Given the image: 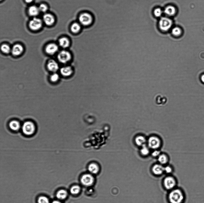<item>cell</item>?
Wrapping results in <instances>:
<instances>
[{
	"instance_id": "3",
	"label": "cell",
	"mask_w": 204,
	"mask_h": 203,
	"mask_svg": "<svg viewBox=\"0 0 204 203\" xmlns=\"http://www.w3.org/2000/svg\"><path fill=\"white\" fill-rule=\"evenodd\" d=\"M21 129L25 135L31 136L35 133L36 130V126L33 122L27 121L22 125Z\"/></svg>"
},
{
	"instance_id": "15",
	"label": "cell",
	"mask_w": 204,
	"mask_h": 203,
	"mask_svg": "<svg viewBox=\"0 0 204 203\" xmlns=\"http://www.w3.org/2000/svg\"><path fill=\"white\" fill-rule=\"evenodd\" d=\"M23 51V48L21 45L17 44L13 47L12 53L15 56H18L22 54Z\"/></svg>"
},
{
	"instance_id": "14",
	"label": "cell",
	"mask_w": 204,
	"mask_h": 203,
	"mask_svg": "<svg viewBox=\"0 0 204 203\" xmlns=\"http://www.w3.org/2000/svg\"><path fill=\"white\" fill-rule=\"evenodd\" d=\"M48 70L50 71L55 72L59 69L58 63L54 60H50L48 62L47 65Z\"/></svg>"
},
{
	"instance_id": "28",
	"label": "cell",
	"mask_w": 204,
	"mask_h": 203,
	"mask_svg": "<svg viewBox=\"0 0 204 203\" xmlns=\"http://www.w3.org/2000/svg\"><path fill=\"white\" fill-rule=\"evenodd\" d=\"M2 51L6 54H8L11 51V49L9 46L7 44H4L1 47Z\"/></svg>"
},
{
	"instance_id": "4",
	"label": "cell",
	"mask_w": 204,
	"mask_h": 203,
	"mask_svg": "<svg viewBox=\"0 0 204 203\" xmlns=\"http://www.w3.org/2000/svg\"><path fill=\"white\" fill-rule=\"evenodd\" d=\"M163 183L165 189L170 191L175 188L177 184L176 180L175 177L170 175L165 177Z\"/></svg>"
},
{
	"instance_id": "2",
	"label": "cell",
	"mask_w": 204,
	"mask_h": 203,
	"mask_svg": "<svg viewBox=\"0 0 204 203\" xmlns=\"http://www.w3.org/2000/svg\"><path fill=\"white\" fill-rule=\"evenodd\" d=\"M78 21L83 27H88L92 26L94 23V18L90 13L83 11L79 15Z\"/></svg>"
},
{
	"instance_id": "10",
	"label": "cell",
	"mask_w": 204,
	"mask_h": 203,
	"mask_svg": "<svg viewBox=\"0 0 204 203\" xmlns=\"http://www.w3.org/2000/svg\"><path fill=\"white\" fill-rule=\"evenodd\" d=\"M83 27L77 21L72 23L70 26V30L71 33L74 35H77L81 31Z\"/></svg>"
},
{
	"instance_id": "7",
	"label": "cell",
	"mask_w": 204,
	"mask_h": 203,
	"mask_svg": "<svg viewBox=\"0 0 204 203\" xmlns=\"http://www.w3.org/2000/svg\"><path fill=\"white\" fill-rule=\"evenodd\" d=\"M57 58L60 62L65 64L71 61L72 56L71 54L67 51L62 50L58 54Z\"/></svg>"
},
{
	"instance_id": "26",
	"label": "cell",
	"mask_w": 204,
	"mask_h": 203,
	"mask_svg": "<svg viewBox=\"0 0 204 203\" xmlns=\"http://www.w3.org/2000/svg\"><path fill=\"white\" fill-rule=\"evenodd\" d=\"M81 188L79 186H74L71 188L70 192L73 195H76L78 194L80 192Z\"/></svg>"
},
{
	"instance_id": "36",
	"label": "cell",
	"mask_w": 204,
	"mask_h": 203,
	"mask_svg": "<svg viewBox=\"0 0 204 203\" xmlns=\"http://www.w3.org/2000/svg\"><path fill=\"white\" fill-rule=\"evenodd\" d=\"M52 203H62L61 202L57 201V200H55L53 201Z\"/></svg>"
},
{
	"instance_id": "18",
	"label": "cell",
	"mask_w": 204,
	"mask_h": 203,
	"mask_svg": "<svg viewBox=\"0 0 204 203\" xmlns=\"http://www.w3.org/2000/svg\"><path fill=\"white\" fill-rule=\"evenodd\" d=\"M146 142V138L143 136H137L135 139V143L137 146H139L142 147L145 145Z\"/></svg>"
},
{
	"instance_id": "23",
	"label": "cell",
	"mask_w": 204,
	"mask_h": 203,
	"mask_svg": "<svg viewBox=\"0 0 204 203\" xmlns=\"http://www.w3.org/2000/svg\"><path fill=\"white\" fill-rule=\"evenodd\" d=\"M40 12L39 8L35 6L30 7L29 10V15L32 16H36L39 14Z\"/></svg>"
},
{
	"instance_id": "34",
	"label": "cell",
	"mask_w": 204,
	"mask_h": 203,
	"mask_svg": "<svg viewBox=\"0 0 204 203\" xmlns=\"http://www.w3.org/2000/svg\"><path fill=\"white\" fill-rule=\"evenodd\" d=\"M160 154V152L156 149L152 153V156L154 157H158Z\"/></svg>"
},
{
	"instance_id": "11",
	"label": "cell",
	"mask_w": 204,
	"mask_h": 203,
	"mask_svg": "<svg viewBox=\"0 0 204 203\" xmlns=\"http://www.w3.org/2000/svg\"><path fill=\"white\" fill-rule=\"evenodd\" d=\"M151 170L154 174L157 176L161 175L164 172V167L160 163L156 164L153 166Z\"/></svg>"
},
{
	"instance_id": "1",
	"label": "cell",
	"mask_w": 204,
	"mask_h": 203,
	"mask_svg": "<svg viewBox=\"0 0 204 203\" xmlns=\"http://www.w3.org/2000/svg\"><path fill=\"white\" fill-rule=\"evenodd\" d=\"M168 198L170 203H183L185 199V195L181 189L175 188L171 190Z\"/></svg>"
},
{
	"instance_id": "32",
	"label": "cell",
	"mask_w": 204,
	"mask_h": 203,
	"mask_svg": "<svg viewBox=\"0 0 204 203\" xmlns=\"http://www.w3.org/2000/svg\"><path fill=\"white\" fill-rule=\"evenodd\" d=\"M155 15L157 17L161 16L162 14V11L160 8H157L154 11Z\"/></svg>"
},
{
	"instance_id": "31",
	"label": "cell",
	"mask_w": 204,
	"mask_h": 203,
	"mask_svg": "<svg viewBox=\"0 0 204 203\" xmlns=\"http://www.w3.org/2000/svg\"><path fill=\"white\" fill-rule=\"evenodd\" d=\"M59 78V77L58 74L57 73H54L51 76L50 79L52 81L55 82L57 81Z\"/></svg>"
},
{
	"instance_id": "19",
	"label": "cell",
	"mask_w": 204,
	"mask_h": 203,
	"mask_svg": "<svg viewBox=\"0 0 204 203\" xmlns=\"http://www.w3.org/2000/svg\"><path fill=\"white\" fill-rule=\"evenodd\" d=\"M59 44L62 47L66 48L68 47L70 44L69 39L66 37L62 38L59 40Z\"/></svg>"
},
{
	"instance_id": "30",
	"label": "cell",
	"mask_w": 204,
	"mask_h": 203,
	"mask_svg": "<svg viewBox=\"0 0 204 203\" xmlns=\"http://www.w3.org/2000/svg\"><path fill=\"white\" fill-rule=\"evenodd\" d=\"M172 168L170 166L168 165L164 167V172L168 174L171 173L173 172Z\"/></svg>"
},
{
	"instance_id": "37",
	"label": "cell",
	"mask_w": 204,
	"mask_h": 203,
	"mask_svg": "<svg viewBox=\"0 0 204 203\" xmlns=\"http://www.w3.org/2000/svg\"><path fill=\"white\" fill-rule=\"evenodd\" d=\"M25 1L27 3H30L33 0H25Z\"/></svg>"
},
{
	"instance_id": "9",
	"label": "cell",
	"mask_w": 204,
	"mask_h": 203,
	"mask_svg": "<svg viewBox=\"0 0 204 203\" xmlns=\"http://www.w3.org/2000/svg\"><path fill=\"white\" fill-rule=\"evenodd\" d=\"M42 22L38 18H34L30 22L29 26L30 29L34 31L39 29L42 26Z\"/></svg>"
},
{
	"instance_id": "20",
	"label": "cell",
	"mask_w": 204,
	"mask_h": 203,
	"mask_svg": "<svg viewBox=\"0 0 204 203\" xmlns=\"http://www.w3.org/2000/svg\"><path fill=\"white\" fill-rule=\"evenodd\" d=\"M164 12L165 15L168 16H172L175 14L176 10L174 7L169 6L165 8Z\"/></svg>"
},
{
	"instance_id": "8",
	"label": "cell",
	"mask_w": 204,
	"mask_h": 203,
	"mask_svg": "<svg viewBox=\"0 0 204 203\" xmlns=\"http://www.w3.org/2000/svg\"><path fill=\"white\" fill-rule=\"evenodd\" d=\"M95 181L94 177L90 174H84L81 177V182L86 186H90L93 184Z\"/></svg>"
},
{
	"instance_id": "17",
	"label": "cell",
	"mask_w": 204,
	"mask_h": 203,
	"mask_svg": "<svg viewBox=\"0 0 204 203\" xmlns=\"http://www.w3.org/2000/svg\"><path fill=\"white\" fill-rule=\"evenodd\" d=\"M43 19L45 24L48 25H52L55 21L54 17L49 14H46L44 15Z\"/></svg>"
},
{
	"instance_id": "6",
	"label": "cell",
	"mask_w": 204,
	"mask_h": 203,
	"mask_svg": "<svg viewBox=\"0 0 204 203\" xmlns=\"http://www.w3.org/2000/svg\"><path fill=\"white\" fill-rule=\"evenodd\" d=\"M173 24L172 21L170 19L167 17H163L159 22L160 29L164 31H167L171 28Z\"/></svg>"
},
{
	"instance_id": "12",
	"label": "cell",
	"mask_w": 204,
	"mask_h": 203,
	"mask_svg": "<svg viewBox=\"0 0 204 203\" xmlns=\"http://www.w3.org/2000/svg\"><path fill=\"white\" fill-rule=\"evenodd\" d=\"M9 126L10 129L12 131H18L21 129L22 125L18 121L13 120L10 122Z\"/></svg>"
},
{
	"instance_id": "5",
	"label": "cell",
	"mask_w": 204,
	"mask_h": 203,
	"mask_svg": "<svg viewBox=\"0 0 204 203\" xmlns=\"http://www.w3.org/2000/svg\"><path fill=\"white\" fill-rule=\"evenodd\" d=\"M147 143L148 147L149 148L154 150L160 148L161 144L160 138L155 136H152L149 137Z\"/></svg>"
},
{
	"instance_id": "27",
	"label": "cell",
	"mask_w": 204,
	"mask_h": 203,
	"mask_svg": "<svg viewBox=\"0 0 204 203\" xmlns=\"http://www.w3.org/2000/svg\"><path fill=\"white\" fill-rule=\"evenodd\" d=\"M172 33L175 36H179L182 34V30L181 28L176 27L172 29Z\"/></svg>"
},
{
	"instance_id": "35",
	"label": "cell",
	"mask_w": 204,
	"mask_h": 203,
	"mask_svg": "<svg viewBox=\"0 0 204 203\" xmlns=\"http://www.w3.org/2000/svg\"><path fill=\"white\" fill-rule=\"evenodd\" d=\"M201 79L202 82L204 83V74H203L201 76Z\"/></svg>"
},
{
	"instance_id": "22",
	"label": "cell",
	"mask_w": 204,
	"mask_h": 203,
	"mask_svg": "<svg viewBox=\"0 0 204 203\" xmlns=\"http://www.w3.org/2000/svg\"><path fill=\"white\" fill-rule=\"evenodd\" d=\"M67 192L66 190L63 189L59 190L56 194L57 198L60 200L65 199L67 197Z\"/></svg>"
},
{
	"instance_id": "16",
	"label": "cell",
	"mask_w": 204,
	"mask_h": 203,
	"mask_svg": "<svg viewBox=\"0 0 204 203\" xmlns=\"http://www.w3.org/2000/svg\"><path fill=\"white\" fill-rule=\"evenodd\" d=\"M60 73L62 75L65 77H69L73 73V70L70 66H66L61 68Z\"/></svg>"
},
{
	"instance_id": "29",
	"label": "cell",
	"mask_w": 204,
	"mask_h": 203,
	"mask_svg": "<svg viewBox=\"0 0 204 203\" xmlns=\"http://www.w3.org/2000/svg\"><path fill=\"white\" fill-rule=\"evenodd\" d=\"M38 203H49V200L46 197L41 196L38 198Z\"/></svg>"
},
{
	"instance_id": "13",
	"label": "cell",
	"mask_w": 204,
	"mask_h": 203,
	"mask_svg": "<svg viewBox=\"0 0 204 203\" xmlns=\"http://www.w3.org/2000/svg\"><path fill=\"white\" fill-rule=\"evenodd\" d=\"M58 49V46L54 43L48 44L46 48V51L47 54L49 55H53L55 54Z\"/></svg>"
},
{
	"instance_id": "24",
	"label": "cell",
	"mask_w": 204,
	"mask_h": 203,
	"mask_svg": "<svg viewBox=\"0 0 204 203\" xmlns=\"http://www.w3.org/2000/svg\"><path fill=\"white\" fill-rule=\"evenodd\" d=\"M99 168L97 165L95 163L91 164L88 167V170L93 174H96L99 171Z\"/></svg>"
},
{
	"instance_id": "33",
	"label": "cell",
	"mask_w": 204,
	"mask_h": 203,
	"mask_svg": "<svg viewBox=\"0 0 204 203\" xmlns=\"http://www.w3.org/2000/svg\"><path fill=\"white\" fill-rule=\"evenodd\" d=\"M40 11L42 12H46L48 10V7L47 6L44 4H41L38 7Z\"/></svg>"
},
{
	"instance_id": "25",
	"label": "cell",
	"mask_w": 204,
	"mask_h": 203,
	"mask_svg": "<svg viewBox=\"0 0 204 203\" xmlns=\"http://www.w3.org/2000/svg\"><path fill=\"white\" fill-rule=\"evenodd\" d=\"M149 149L148 146H146L145 145L142 146V148L140 150V153L142 155L147 156L149 154Z\"/></svg>"
},
{
	"instance_id": "21",
	"label": "cell",
	"mask_w": 204,
	"mask_h": 203,
	"mask_svg": "<svg viewBox=\"0 0 204 203\" xmlns=\"http://www.w3.org/2000/svg\"><path fill=\"white\" fill-rule=\"evenodd\" d=\"M169 158L166 155L161 154L158 157V161L159 163L163 165L167 164L169 161Z\"/></svg>"
}]
</instances>
